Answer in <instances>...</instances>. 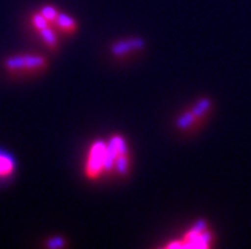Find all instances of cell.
<instances>
[{
	"mask_svg": "<svg viewBox=\"0 0 251 249\" xmlns=\"http://www.w3.org/2000/svg\"><path fill=\"white\" fill-rule=\"evenodd\" d=\"M48 61L37 55H19L8 57L4 67L10 73H33L46 67Z\"/></svg>",
	"mask_w": 251,
	"mask_h": 249,
	"instance_id": "obj_1",
	"label": "cell"
},
{
	"mask_svg": "<svg viewBox=\"0 0 251 249\" xmlns=\"http://www.w3.org/2000/svg\"><path fill=\"white\" fill-rule=\"evenodd\" d=\"M106 159H107V144L102 141L95 142L87 159V177L91 180H95L101 176L106 170Z\"/></svg>",
	"mask_w": 251,
	"mask_h": 249,
	"instance_id": "obj_2",
	"label": "cell"
},
{
	"mask_svg": "<svg viewBox=\"0 0 251 249\" xmlns=\"http://www.w3.org/2000/svg\"><path fill=\"white\" fill-rule=\"evenodd\" d=\"M212 242V234L208 231L205 223L199 221L185 234L184 242L180 243V247H194V248H208Z\"/></svg>",
	"mask_w": 251,
	"mask_h": 249,
	"instance_id": "obj_3",
	"label": "cell"
},
{
	"mask_svg": "<svg viewBox=\"0 0 251 249\" xmlns=\"http://www.w3.org/2000/svg\"><path fill=\"white\" fill-rule=\"evenodd\" d=\"M16 160L8 153L0 150V180H8L16 172Z\"/></svg>",
	"mask_w": 251,
	"mask_h": 249,
	"instance_id": "obj_4",
	"label": "cell"
},
{
	"mask_svg": "<svg viewBox=\"0 0 251 249\" xmlns=\"http://www.w3.org/2000/svg\"><path fill=\"white\" fill-rule=\"evenodd\" d=\"M140 47H143V41L140 38H133V40H129V41H120L118 44H115L114 47H112V52L115 55H123L129 52V51Z\"/></svg>",
	"mask_w": 251,
	"mask_h": 249,
	"instance_id": "obj_5",
	"label": "cell"
},
{
	"mask_svg": "<svg viewBox=\"0 0 251 249\" xmlns=\"http://www.w3.org/2000/svg\"><path fill=\"white\" fill-rule=\"evenodd\" d=\"M56 24L59 25V28L61 29L65 33H72V32L75 31L76 23L72 17H68L67 14H63V13H59L55 19Z\"/></svg>",
	"mask_w": 251,
	"mask_h": 249,
	"instance_id": "obj_6",
	"label": "cell"
}]
</instances>
